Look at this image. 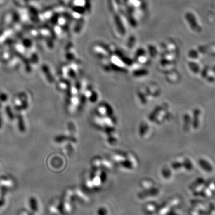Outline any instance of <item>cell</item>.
Instances as JSON below:
<instances>
[{
	"label": "cell",
	"instance_id": "obj_1",
	"mask_svg": "<svg viewBox=\"0 0 215 215\" xmlns=\"http://www.w3.org/2000/svg\"><path fill=\"white\" fill-rule=\"evenodd\" d=\"M30 206L32 211L34 213L38 211V203L37 200L35 197H31L30 198Z\"/></svg>",
	"mask_w": 215,
	"mask_h": 215
},
{
	"label": "cell",
	"instance_id": "obj_2",
	"mask_svg": "<svg viewBox=\"0 0 215 215\" xmlns=\"http://www.w3.org/2000/svg\"><path fill=\"white\" fill-rule=\"evenodd\" d=\"M18 126H19V129L21 131H25V127L24 122H23L22 117L20 115L18 116Z\"/></svg>",
	"mask_w": 215,
	"mask_h": 215
},
{
	"label": "cell",
	"instance_id": "obj_3",
	"mask_svg": "<svg viewBox=\"0 0 215 215\" xmlns=\"http://www.w3.org/2000/svg\"><path fill=\"white\" fill-rule=\"evenodd\" d=\"M6 110V113H7L8 117H9V118H10L11 119H13V112L11 110L10 107L7 106Z\"/></svg>",
	"mask_w": 215,
	"mask_h": 215
},
{
	"label": "cell",
	"instance_id": "obj_4",
	"mask_svg": "<svg viewBox=\"0 0 215 215\" xmlns=\"http://www.w3.org/2000/svg\"><path fill=\"white\" fill-rule=\"evenodd\" d=\"M8 99V96L6 93H0V101L6 102Z\"/></svg>",
	"mask_w": 215,
	"mask_h": 215
},
{
	"label": "cell",
	"instance_id": "obj_5",
	"mask_svg": "<svg viewBox=\"0 0 215 215\" xmlns=\"http://www.w3.org/2000/svg\"><path fill=\"white\" fill-rule=\"evenodd\" d=\"M4 203H5L4 199H3V198L0 199V208L3 206V205L4 204Z\"/></svg>",
	"mask_w": 215,
	"mask_h": 215
},
{
	"label": "cell",
	"instance_id": "obj_6",
	"mask_svg": "<svg viewBox=\"0 0 215 215\" xmlns=\"http://www.w3.org/2000/svg\"><path fill=\"white\" fill-rule=\"evenodd\" d=\"M1 127V118L0 117V127Z\"/></svg>",
	"mask_w": 215,
	"mask_h": 215
}]
</instances>
